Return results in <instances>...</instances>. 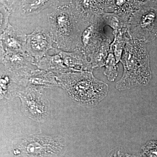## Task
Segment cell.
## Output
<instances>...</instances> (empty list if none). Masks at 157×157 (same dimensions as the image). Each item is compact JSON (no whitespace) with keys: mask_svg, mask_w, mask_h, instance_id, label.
Listing matches in <instances>:
<instances>
[{"mask_svg":"<svg viewBox=\"0 0 157 157\" xmlns=\"http://www.w3.org/2000/svg\"><path fill=\"white\" fill-rule=\"evenodd\" d=\"M137 2L139 3H143L144 2H147V1H157V0H136Z\"/></svg>","mask_w":157,"mask_h":157,"instance_id":"cell-21","label":"cell"},{"mask_svg":"<svg viewBox=\"0 0 157 157\" xmlns=\"http://www.w3.org/2000/svg\"><path fill=\"white\" fill-rule=\"evenodd\" d=\"M72 0H70V2H71V1H72Z\"/></svg>","mask_w":157,"mask_h":157,"instance_id":"cell-23","label":"cell"},{"mask_svg":"<svg viewBox=\"0 0 157 157\" xmlns=\"http://www.w3.org/2000/svg\"><path fill=\"white\" fill-rule=\"evenodd\" d=\"M57 0H22L20 11L23 16L34 15L52 6Z\"/></svg>","mask_w":157,"mask_h":157,"instance_id":"cell-13","label":"cell"},{"mask_svg":"<svg viewBox=\"0 0 157 157\" xmlns=\"http://www.w3.org/2000/svg\"><path fill=\"white\" fill-rule=\"evenodd\" d=\"M0 50L1 66L11 73L17 83L35 69V60L26 52H5L1 48Z\"/></svg>","mask_w":157,"mask_h":157,"instance_id":"cell-7","label":"cell"},{"mask_svg":"<svg viewBox=\"0 0 157 157\" xmlns=\"http://www.w3.org/2000/svg\"><path fill=\"white\" fill-rule=\"evenodd\" d=\"M128 28L132 39L147 43L157 38V1L141 3L132 13Z\"/></svg>","mask_w":157,"mask_h":157,"instance_id":"cell-5","label":"cell"},{"mask_svg":"<svg viewBox=\"0 0 157 157\" xmlns=\"http://www.w3.org/2000/svg\"><path fill=\"white\" fill-rule=\"evenodd\" d=\"M48 20L54 48L82 52L81 36L85 27L78 21L72 6H59L48 14Z\"/></svg>","mask_w":157,"mask_h":157,"instance_id":"cell-2","label":"cell"},{"mask_svg":"<svg viewBox=\"0 0 157 157\" xmlns=\"http://www.w3.org/2000/svg\"><path fill=\"white\" fill-rule=\"evenodd\" d=\"M145 44L132 39L127 42L120 60L123 73L116 83V89L124 90L146 86L151 80L149 55Z\"/></svg>","mask_w":157,"mask_h":157,"instance_id":"cell-1","label":"cell"},{"mask_svg":"<svg viewBox=\"0 0 157 157\" xmlns=\"http://www.w3.org/2000/svg\"><path fill=\"white\" fill-rule=\"evenodd\" d=\"M106 25H108L113 29V36L124 29L128 28V21L124 17L115 13L104 12L101 14Z\"/></svg>","mask_w":157,"mask_h":157,"instance_id":"cell-15","label":"cell"},{"mask_svg":"<svg viewBox=\"0 0 157 157\" xmlns=\"http://www.w3.org/2000/svg\"><path fill=\"white\" fill-rule=\"evenodd\" d=\"M142 153L146 157H157V140L147 141L141 147Z\"/></svg>","mask_w":157,"mask_h":157,"instance_id":"cell-18","label":"cell"},{"mask_svg":"<svg viewBox=\"0 0 157 157\" xmlns=\"http://www.w3.org/2000/svg\"><path fill=\"white\" fill-rule=\"evenodd\" d=\"M112 42L109 37H105L101 45L92 53L88 56V59L91 64L93 69L104 66Z\"/></svg>","mask_w":157,"mask_h":157,"instance_id":"cell-14","label":"cell"},{"mask_svg":"<svg viewBox=\"0 0 157 157\" xmlns=\"http://www.w3.org/2000/svg\"><path fill=\"white\" fill-rule=\"evenodd\" d=\"M44 91L29 86H22L16 95L20 99L23 113L39 123L44 122L50 113V103Z\"/></svg>","mask_w":157,"mask_h":157,"instance_id":"cell-6","label":"cell"},{"mask_svg":"<svg viewBox=\"0 0 157 157\" xmlns=\"http://www.w3.org/2000/svg\"><path fill=\"white\" fill-rule=\"evenodd\" d=\"M118 64L115 56L110 49L105 62L104 74L109 81H115L118 75Z\"/></svg>","mask_w":157,"mask_h":157,"instance_id":"cell-16","label":"cell"},{"mask_svg":"<svg viewBox=\"0 0 157 157\" xmlns=\"http://www.w3.org/2000/svg\"><path fill=\"white\" fill-rule=\"evenodd\" d=\"M59 86L74 101L86 107L95 106L107 95L109 86L90 71H77L56 75Z\"/></svg>","mask_w":157,"mask_h":157,"instance_id":"cell-3","label":"cell"},{"mask_svg":"<svg viewBox=\"0 0 157 157\" xmlns=\"http://www.w3.org/2000/svg\"><path fill=\"white\" fill-rule=\"evenodd\" d=\"M108 157H133L132 155L124 153L120 150H116L111 152Z\"/></svg>","mask_w":157,"mask_h":157,"instance_id":"cell-20","label":"cell"},{"mask_svg":"<svg viewBox=\"0 0 157 157\" xmlns=\"http://www.w3.org/2000/svg\"><path fill=\"white\" fill-rule=\"evenodd\" d=\"M53 42L49 31L38 27L26 35L25 51L35 60H39L53 49Z\"/></svg>","mask_w":157,"mask_h":157,"instance_id":"cell-8","label":"cell"},{"mask_svg":"<svg viewBox=\"0 0 157 157\" xmlns=\"http://www.w3.org/2000/svg\"><path fill=\"white\" fill-rule=\"evenodd\" d=\"M22 86L43 90L59 86L55 74L39 69L31 71L24 79Z\"/></svg>","mask_w":157,"mask_h":157,"instance_id":"cell-10","label":"cell"},{"mask_svg":"<svg viewBox=\"0 0 157 157\" xmlns=\"http://www.w3.org/2000/svg\"><path fill=\"white\" fill-rule=\"evenodd\" d=\"M133 157H146L143 154L141 153V154H138L137 155H133Z\"/></svg>","mask_w":157,"mask_h":157,"instance_id":"cell-22","label":"cell"},{"mask_svg":"<svg viewBox=\"0 0 157 157\" xmlns=\"http://www.w3.org/2000/svg\"><path fill=\"white\" fill-rule=\"evenodd\" d=\"M53 49L55 51L54 54L50 55L47 54L40 59L35 61V66L39 70L49 71L56 75L70 73L64 63L58 49L54 48Z\"/></svg>","mask_w":157,"mask_h":157,"instance_id":"cell-12","label":"cell"},{"mask_svg":"<svg viewBox=\"0 0 157 157\" xmlns=\"http://www.w3.org/2000/svg\"><path fill=\"white\" fill-rule=\"evenodd\" d=\"M12 12L4 6L2 3H0V33H2L7 28L9 23V17Z\"/></svg>","mask_w":157,"mask_h":157,"instance_id":"cell-17","label":"cell"},{"mask_svg":"<svg viewBox=\"0 0 157 157\" xmlns=\"http://www.w3.org/2000/svg\"><path fill=\"white\" fill-rule=\"evenodd\" d=\"M63 58L64 63L70 72L77 71L92 72L94 69L84 52L76 50L73 52L64 51L58 49Z\"/></svg>","mask_w":157,"mask_h":157,"instance_id":"cell-11","label":"cell"},{"mask_svg":"<svg viewBox=\"0 0 157 157\" xmlns=\"http://www.w3.org/2000/svg\"><path fill=\"white\" fill-rule=\"evenodd\" d=\"M26 35L11 24L1 34V48L5 52H26Z\"/></svg>","mask_w":157,"mask_h":157,"instance_id":"cell-9","label":"cell"},{"mask_svg":"<svg viewBox=\"0 0 157 157\" xmlns=\"http://www.w3.org/2000/svg\"><path fill=\"white\" fill-rule=\"evenodd\" d=\"M21 1L22 0H0V2L2 3L9 11L12 12L14 10V6L18 2H21Z\"/></svg>","mask_w":157,"mask_h":157,"instance_id":"cell-19","label":"cell"},{"mask_svg":"<svg viewBox=\"0 0 157 157\" xmlns=\"http://www.w3.org/2000/svg\"><path fill=\"white\" fill-rule=\"evenodd\" d=\"M65 150V140L60 136L35 135L15 140L11 150L17 157H58Z\"/></svg>","mask_w":157,"mask_h":157,"instance_id":"cell-4","label":"cell"}]
</instances>
